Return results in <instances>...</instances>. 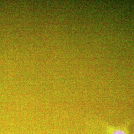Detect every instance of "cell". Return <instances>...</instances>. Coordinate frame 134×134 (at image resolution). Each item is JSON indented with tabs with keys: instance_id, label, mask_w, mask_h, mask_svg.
I'll list each match as a JSON object with an SVG mask.
<instances>
[{
	"instance_id": "6da1fadb",
	"label": "cell",
	"mask_w": 134,
	"mask_h": 134,
	"mask_svg": "<svg viewBox=\"0 0 134 134\" xmlns=\"http://www.w3.org/2000/svg\"><path fill=\"white\" fill-rule=\"evenodd\" d=\"M107 132L109 134H128L126 126L124 127H115L111 126H106Z\"/></svg>"
}]
</instances>
